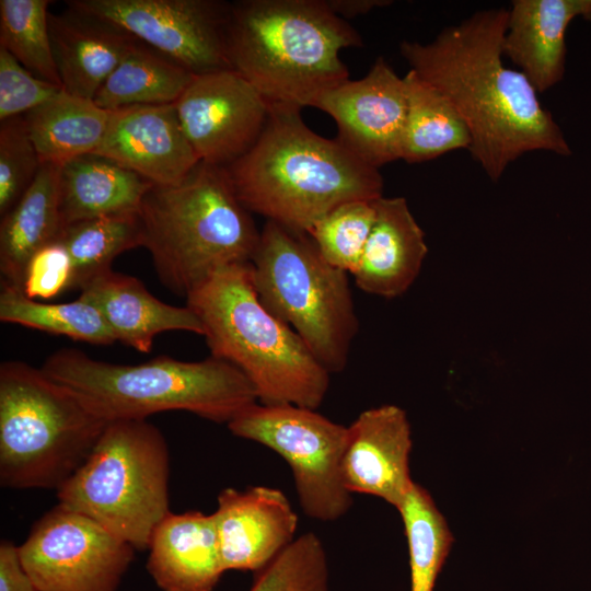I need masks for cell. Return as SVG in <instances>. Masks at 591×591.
I'll use <instances>...</instances> for the list:
<instances>
[{
  "label": "cell",
  "instance_id": "9a60e30c",
  "mask_svg": "<svg viewBox=\"0 0 591 591\" xmlns=\"http://www.w3.org/2000/svg\"><path fill=\"white\" fill-rule=\"evenodd\" d=\"M213 512L222 568L258 572L297 537L298 515L278 488H224Z\"/></svg>",
  "mask_w": 591,
  "mask_h": 591
},
{
  "label": "cell",
  "instance_id": "ac0fdd59",
  "mask_svg": "<svg viewBox=\"0 0 591 591\" xmlns=\"http://www.w3.org/2000/svg\"><path fill=\"white\" fill-rule=\"evenodd\" d=\"M578 16L591 22V0L512 1L502 53L537 93L546 92L563 79L565 34Z\"/></svg>",
  "mask_w": 591,
  "mask_h": 591
},
{
  "label": "cell",
  "instance_id": "83f0119b",
  "mask_svg": "<svg viewBox=\"0 0 591 591\" xmlns=\"http://www.w3.org/2000/svg\"><path fill=\"white\" fill-rule=\"evenodd\" d=\"M59 241L72 263V289L86 285L95 276L112 268L121 253L142 246L138 212L104 216L65 225Z\"/></svg>",
  "mask_w": 591,
  "mask_h": 591
},
{
  "label": "cell",
  "instance_id": "52a82bcc",
  "mask_svg": "<svg viewBox=\"0 0 591 591\" xmlns=\"http://www.w3.org/2000/svg\"><path fill=\"white\" fill-rule=\"evenodd\" d=\"M107 421L71 389L22 361L0 364V484L58 490Z\"/></svg>",
  "mask_w": 591,
  "mask_h": 591
},
{
  "label": "cell",
  "instance_id": "f546056e",
  "mask_svg": "<svg viewBox=\"0 0 591 591\" xmlns=\"http://www.w3.org/2000/svg\"><path fill=\"white\" fill-rule=\"evenodd\" d=\"M408 545L410 591H433L453 536L430 494L414 483L397 509Z\"/></svg>",
  "mask_w": 591,
  "mask_h": 591
},
{
  "label": "cell",
  "instance_id": "5bb4252c",
  "mask_svg": "<svg viewBox=\"0 0 591 591\" xmlns=\"http://www.w3.org/2000/svg\"><path fill=\"white\" fill-rule=\"evenodd\" d=\"M314 107L334 119L336 139L362 162L380 169L402 160L406 84L383 57L363 78L325 92Z\"/></svg>",
  "mask_w": 591,
  "mask_h": 591
},
{
  "label": "cell",
  "instance_id": "8fae6325",
  "mask_svg": "<svg viewBox=\"0 0 591 591\" xmlns=\"http://www.w3.org/2000/svg\"><path fill=\"white\" fill-rule=\"evenodd\" d=\"M135 548L91 518L58 503L19 546L37 591H117Z\"/></svg>",
  "mask_w": 591,
  "mask_h": 591
},
{
  "label": "cell",
  "instance_id": "30bf717a",
  "mask_svg": "<svg viewBox=\"0 0 591 591\" xmlns=\"http://www.w3.org/2000/svg\"><path fill=\"white\" fill-rule=\"evenodd\" d=\"M227 426L235 437L259 443L288 463L306 517L331 522L351 509L354 495L346 489L341 477L348 426L313 408L258 402Z\"/></svg>",
  "mask_w": 591,
  "mask_h": 591
},
{
  "label": "cell",
  "instance_id": "7402d4cb",
  "mask_svg": "<svg viewBox=\"0 0 591 591\" xmlns=\"http://www.w3.org/2000/svg\"><path fill=\"white\" fill-rule=\"evenodd\" d=\"M148 549V572L162 591H213L224 573L213 513L169 512Z\"/></svg>",
  "mask_w": 591,
  "mask_h": 591
},
{
  "label": "cell",
  "instance_id": "2e32d148",
  "mask_svg": "<svg viewBox=\"0 0 591 591\" xmlns=\"http://www.w3.org/2000/svg\"><path fill=\"white\" fill-rule=\"evenodd\" d=\"M139 174L154 186L181 183L199 160L181 126L175 103L111 111L94 152Z\"/></svg>",
  "mask_w": 591,
  "mask_h": 591
},
{
  "label": "cell",
  "instance_id": "ba28073f",
  "mask_svg": "<svg viewBox=\"0 0 591 591\" xmlns=\"http://www.w3.org/2000/svg\"><path fill=\"white\" fill-rule=\"evenodd\" d=\"M251 267L262 303L331 374L341 372L359 329L348 273L331 265L308 233L273 221L260 230Z\"/></svg>",
  "mask_w": 591,
  "mask_h": 591
},
{
  "label": "cell",
  "instance_id": "74e56055",
  "mask_svg": "<svg viewBox=\"0 0 591 591\" xmlns=\"http://www.w3.org/2000/svg\"><path fill=\"white\" fill-rule=\"evenodd\" d=\"M326 2L332 11L344 20L367 14L392 3L389 0H326Z\"/></svg>",
  "mask_w": 591,
  "mask_h": 591
},
{
  "label": "cell",
  "instance_id": "4fadbf2b",
  "mask_svg": "<svg viewBox=\"0 0 591 591\" xmlns=\"http://www.w3.org/2000/svg\"><path fill=\"white\" fill-rule=\"evenodd\" d=\"M175 106L199 162L222 167L256 143L270 111L265 97L233 69L195 74Z\"/></svg>",
  "mask_w": 591,
  "mask_h": 591
},
{
  "label": "cell",
  "instance_id": "f1b7e54d",
  "mask_svg": "<svg viewBox=\"0 0 591 591\" xmlns=\"http://www.w3.org/2000/svg\"><path fill=\"white\" fill-rule=\"evenodd\" d=\"M0 321L93 345H111L117 340L92 303L81 298L71 302L44 303L28 298L21 288L3 281Z\"/></svg>",
  "mask_w": 591,
  "mask_h": 591
},
{
  "label": "cell",
  "instance_id": "484cf974",
  "mask_svg": "<svg viewBox=\"0 0 591 591\" xmlns=\"http://www.w3.org/2000/svg\"><path fill=\"white\" fill-rule=\"evenodd\" d=\"M194 76L176 61L138 42L124 56L93 102L106 111L174 104Z\"/></svg>",
  "mask_w": 591,
  "mask_h": 591
},
{
  "label": "cell",
  "instance_id": "7a4b0ae2",
  "mask_svg": "<svg viewBox=\"0 0 591 591\" xmlns=\"http://www.w3.org/2000/svg\"><path fill=\"white\" fill-rule=\"evenodd\" d=\"M227 171L250 212L305 233L344 202L383 196L379 169L314 132L301 108L287 105H270L260 137Z\"/></svg>",
  "mask_w": 591,
  "mask_h": 591
},
{
  "label": "cell",
  "instance_id": "44dd1931",
  "mask_svg": "<svg viewBox=\"0 0 591 591\" xmlns=\"http://www.w3.org/2000/svg\"><path fill=\"white\" fill-rule=\"evenodd\" d=\"M80 291L79 298L101 312L116 339L140 352L151 351L155 336L164 332L204 334L201 322L187 305L167 304L151 294L138 278L112 268Z\"/></svg>",
  "mask_w": 591,
  "mask_h": 591
},
{
  "label": "cell",
  "instance_id": "d590c367",
  "mask_svg": "<svg viewBox=\"0 0 591 591\" xmlns=\"http://www.w3.org/2000/svg\"><path fill=\"white\" fill-rule=\"evenodd\" d=\"M72 263L65 245L54 241L30 258L22 285L23 292L34 300H49L70 290Z\"/></svg>",
  "mask_w": 591,
  "mask_h": 591
},
{
  "label": "cell",
  "instance_id": "d4e9b609",
  "mask_svg": "<svg viewBox=\"0 0 591 591\" xmlns=\"http://www.w3.org/2000/svg\"><path fill=\"white\" fill-rule=\"evenodd\" d=\"M111 111L92 100L62 91L23 116L43 163L61 165L77 157L94 153L107 129Z\"/></svg>",
  "mask_w": 591,
  "mask_h": 591
},
{
  "label": "cell",
  "instance_id": "8992f818",
  "mask_svg": "<svg viewBox=\"0 0 591 591\" xmlns=\"http://www.w3.org/2000/svg\"><path fill=\"white\" fill-rule=\"evenodd\" d=\"M40 369L76 392L107 422L147 420L157 413L184 410L228 425L258 402L247 378L212 356L183 361L160 355L142 363L121 364L62 348L48 356Z\"/></svg>",
  "mask_w": 591,
  "mask_h": 591
},
{
  "label": "cell",
  "instance_id": "9c48e42d",
  "mask_svg": "<svg viewBox=\"0 0 591 591\" xmlns=\"http://www.w3.org/2000/svg\"><path fill=\"white\" fill-rule=\"evenodd\" d=\"M170 455L162 432L147 420H116L57 490L59 503L148 549L169 509Z\"/></svg>",
  "mask_w": 591,
  "mask_h": 591
},
{
  "label": "cell",
  "instance_id": "d6986e66",
  "mask_svg": "<svg viewBox=\"0 0 591 591\" xmlns=\"http://www.w3.org/2000/svg\"><path fill=\"white\" fill-rule=\"evenodd\" d=\"M49 32L62 90L92 101L139 42L107 21L70 8L60 14L49 13Z\"/></svg>",
  "mask_w": 591,
  "mask_h": 591
},
{
  "label": "cell",
  "instance_id": "7c38bea8",
  "mask_svg": "<svg viewBox=\"0 0 591 591\" xmlns=\"http://www.w3.org/2000/svg\"><path fill=\"white\" fill-rule=\"evenodd\" d=\"M67 7L107 21L193 74L231 69V3L218 0H69Z\"/></svg>",
  "mask_w": 591,
  "mask_h": 591
},
{
  "label": "cell",
  "instance_id": "4dcf8cb0",
  "mask_svg": "<svg viewBox=\"0 0 591 591\" xmlns=\"http://www.w3.org/2000/svg\"><path fill=\"white\" fill-rule=\"evenodd\" d=\"M49 0H0V47L33 74L59 85L49 32Z\"/></svg>",
  "mask_w": 591,
  "mask_h": 591
},
{
  "label": "cell",
  "instance_id": "e0dca14e",
  "mask_svg": "<svg viewBox=\"0 0 591 591\" xmlns=\"http://www.w3.org/2000/svg\"><path fill=\"white\" fill-rule=\"evenodd\" d=\"M412 430L404 409L363 410L349 426L341 477L351 494L378 497L398 509L414 482L409 472Z\"/></svg>",
  "mask_w": 591,
  "mask_h": 591
},
{
  "label": "cell",
  "instance_id": "836d02e7",
  "mask_svg": "<svg viewBox=\"0 0 591 591\" xmlns=\"http://www.w3.org/2000/svg\"><path fill=\"white\" fill-rule=\"evenodd\" d=\"M42 166L23 116L0 124V216L21 199Z\"/></svg>",
  "mask_w": 591,
  "mask_h": 591
},
{
  "label": "cell",
  "instance_id": "5b68a950",
  "mask_svg": "<svg viewBox=\"0 0 591 591\" xmlns=\"http://www.w3.org/2000/svg\"><path fill=\"white\" fill-rule=\"evenodd\" d=\"M138 213L159 280L185 299L219 269L250 263L259 241L227 167L204 162L176 185H153Z\"/></svg>",
  "mask_w": 591,
  "mask_h": 591
},
{
  "label": "cell",
  "instance_id": "3957f363",
  "mask_svg": "<svg viewBox=\"0 0 591 591\" xmlns=\"http://www.w3.org/2000/svg\"><path fill=\"white\" fill-rule=\"evenodd\" d=\"M362 38L326 0H242L231 3V69L269 103L302 108L349 80L340 51Z\"/></svg>",
  "mask_w": 591,
  "mask_h": 591
},
{
  "label": "cell",
  "instance_id": "cb8c5ba5",
  "mask_svg": "<svg viewBox=\"0 0 591 591\" xmlns=\"http://www.w3.org/2000/svg\"><path fill=\"white\" fill-rule=\"evenodd\" d=\"M59 173L60 165L43 163L28 189L1 217L0 271L3 282L22 289L25 268L33 254L59 240L63 228Z\"/></svg>",
  "mask_w": 591,
  "mask_h": 591
},
{
  "label": "cell",
  "instance_id": "4316f807",
  "mask_svg": "<svg viewBox=\"0 0 591 591\" xmlns=\"http://www.w3.org/2000/svg\"><path fill=\"white\" fill-rule=\"evenodd\" d=\"M407 116L402 160L422 163L457 149H468L470 131L451 102L413 70L404 76Z\"/></svg>",
  "mask_w": 591,
  "mask_h": 591
},
{
  "label": "cell",
  "instance_id": "6da1fadb",
  "mask_svg": "<svg viewBox=\"0 0 591 591\" xmlns=\"http://www.w3.org/2000/svg\"><path fill=\"white\" fill-rule=\"evenodd\" d=\"M507 21L508 10L478 11L427 44L403 40L399 45L409 70L437 88L457 111L470 131L467 150L494 182L526 152L571 154L530 81L502 61Z\"/></svg>",
  "mask_w": 591,
  "mask_h": 591
},
{
  "label": "cell",
  "instance_id": "ffe728a7",
  "mask_svg": "<svg viewBox=\"0 0 591 591\" xmlns=\"http://www.w3.org/2000/svg\"><path fill=\"white\" fill-rule=\"evenodd\" d=\"M374 206L375 219L351 276L362 291L393 299L413 285L428 247L404 197L381 196Z\"/></svg>",
  "mask_w": 591,
  "mask_h": 591
},
{
  "label": "cell",
  "instance_id": "e575fe53",
  "mask_svg": "<svg viewBox=\"0 0 591 591\" xmlns=\"http://www.w3.org/2000/svg\"><path fill=\"white\" fill-rule=\"evenodd\" d=\"M62 91L33 74L0 47V121L24 116Z\"/></svg>",
  "mask_w": 591,
  "mask_h": 591
},
{
  "label": "cell",
  "instance_id": "8d00e7d4",
  "mask_svg": "<svg viewBox=\"0 0 591 591\" xmlns=\"http://www.w3.org/2000/svg\"><path fill=\"white\" fill-rule=\"evenodd\" d=\"M0 591H37L21 561L19 546L0 543Z\"/></svg>",
  "mask_w": 591,
  "mask_h": 591
},
{
  "label": "cell",
  "instance_id": "d6a6232c",
  "mask_svg": "<svg viewBox=\"0 0 591 591\" xmlns=\"http://www.w3.org/2000/svg\"><path fill=\"white\" fill-rule=\"evenodd\" d=\"M248 591H329V568L322 540L314 532L298 536L255 573Z\"/></svg>",
  "mask_w": 591,
  "mask_h": 591
},
{
  "label": "cell",
  "instance_id": "1f68e13d",
  "mask_svg": "<svg viewBox=\"0 0 591 591\" xmlns=\"http://www.w3.org/2000/svg\"><path fill=\"white\" fill-rule=\"evenodd\" d=\"M375 200L344 202L308 232L321 255L333 266L352 274L362 256L375 219Z\"/></svg>",
  "mask_w": 591,
  "mask_h": 591
},
{
  "label": "cell",
  "instance_id": "277c9868",
  "mask_svg": "<svg viewBox=\"0 0 591 591\" xmlns=\"http://www.w3.org/2000/svg\"><path fill=\"white\" fill-rule=\"evenodd\" d=\"M212 357L237 368L260 404L317 409L331 373L300 336L274 315L255 290L250 263L227 266L186 297Z\"/></svg>",
  "mask_w": 591,
  "mask_h": 591
},
{
  "label": "cell",
  "instance_id": "603a6c76",
  "mask_svg": "<svg viewBox=\"0 0 591 591\" xmlns=\"http://www.w3.org/2000/svg\"><path fill=\"white\" fill-rule=\"evenodd\" d=\"M153 185L117 162L96 154L60 165L59 200L63 227L86 219L139 212Z\"/></svg>",
  "mask_w": 591,
  "mask_h": 591
}]
</instances>
